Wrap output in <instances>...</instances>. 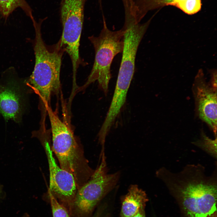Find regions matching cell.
<instances>
[{
  "label": "cell",
  "instance_id": "6da1fadb",
  "mask_svg": "<svg viewBox=\"0 0 217 217\" xmlns=\"http://www.w3.org/2000/svg\"><path fill=\"white\" fill-rule=\"evenodd\" d=\"M33 24L35 62L28 83L39 94L46 110L52 95L58 93L60 89L61 60L65 51L59 40L52 46L46 44L42 36L41 23L35 22Z\"/></svg>",
  "mask_w": 217,
  "mask_h": 217
},
{
  "label": "cell",
  "instance_id": "7a4b0ae2",
  "mask_svg": "<svg viewBox=\"0 0 217 217\" xmlns=\"http://www.w3.org/2000/svg\"><path fill=\"white\" fill-rule=\"evenodd\" d=\"M46 112L51 126L52 150L60 167L73 175L79 188L88 181L94 171L89 166L71 130L49 106Z\"/></svg>",
  "mask_w": 217,
  "mask_h": 217
},
{
  "label": "cell",
  "instance_id": "3957f363",
  "mask_svg": "<svg viewBox=\"0 0 217 217\" xmlns=\"http://www.w3.org/2000/svg\"><path fill=\"white\" fill-rule=\"evenodd\" d=\"M103 20V28L99 36L89 37L95 50V59L91 71L83 87L97 81L99 88L106 96L111 78V65L115 57L122 52L124 30L123 28L117 31L111 30L104 18Z\"/></svg>",
  "mask_w": 217,
  "mask_h": 217
},
{
  "label": "cell",
  "instance_id": "277c9868",
  "mask_svg": "<svg viewBox=\"0 0 217 217\" xmlns=\"http://www.w3.org/2000/svg\"><path fill=\"white\" fill-rule=\"evenodd\" d=\"M89 180L77 190L69 211L71 217H90L99 201L116 186L120 173L108 174L105 156Z\"/></svg>",
  "mask_w": 217,
  "mask_h": 217
},
{
  "label": "cell",
  "instance_id": "5b68a950",
  "mask_svg": "<svg viewBox=\"0 0 217 217\" xmlns=\"http://www.w3.org/2000/svg\"><path fill=\"white\" fill-rule=\"evenodd\" d=\"M85 1L62 0L61 3L60 14L62 32L59 41L74 67L81 63L79 48Z\"/></svg>",
  "mask_w": 217,
  "mask_h": 217
},
{
  "label": "cell",
  "instance_id": "8992f818",
  "mask_svg": "<svg viewBox=\"0 0 217 217\" xmlns=\"http://www.w3.org/2000/svg\"><path fill=\"white\" fill-rule=\"evenodd\" d=\"M43 144L49 170V186L48 191L69 211L78 189L75 179L72 174L58 165L49 143L45 141Z\"/></svg>",
  "mask_w": 217,
  "mask_h": 217
},
{
  "label": "cell",
  "instance_id": "52a82bcc",
  "mask_svg": "<svg viewBox=\"0 0 217 217\" xmlns=\"http://www.w3.org/2000/svg\"><path fill=\"white\" fill-rule=\"evenodd\" d=\"M217 185L192 188L175 195L187 217H217Z\"/></svg>",
  "mask_w": 217,
  "mask_h": 217
},
{
  "label": "cell",
  "instance_id": "ba28073f",
  "mask_svg": "<svg viewBox=\"0 0 217 217\" xmlns=\"http://www.w3.org/2000/svg\"><path fill=\"white\" fill-rule=\"evenodd\" d=\"M195 111L217 137V88L206 82L202 69L196 76L192 87Z\"/></svg>",
  "mask_w": 217,
  "mask_h": 217
},
{
  "label": "cell",
  "instance_id": "9c48e42d",
  "mask_svg": "<svg viewBox=\"0 0 217 217\" xmlns=\"http://www.w3.org/2000/svg\"><path fill=\"white\" fill-rule=\"evenodd\" d=\"M22 87L13 80L0 83V113L6 120H21L27 101V93Z\"/></svg>",
  "mask_w": 217,
  "mask_h": 217
},
{
  "label": "cell",
  "instance_id": "30bf717a",
  "mask_svg": "<svg viewBox=\"0 0 217 217\" xmlns=\"http://www.w3.org/2000/svg\"><path fill=\"white\" fill-rule=\"evenodd\" d=\"M135 15L140 23L148 11L167 6H172L185 13L191 15L200 11L202 0H132Z\"/></svg>",
  "mask_w": 217,
  "mask_h": 217
},
{
  "label": "cell",
  "instance_id": "8fae6325",
  "mask_svg": "<svg viewBox=\"0 0 217 217\" xmlns=\"http://www.w3.org/2000/svg\"><path fill=\"white\" fill-rule=\"evenodd\" d=\"M148 200L145 192L136 184L131 185L123 199L121 217H132Z\"/></svg>",
  "mask_w": 217,
  "mask_h": 217
},
{
  "label": "cell",
  "instance_id": "7c38bea8",
  "mask_svg": "<svg viewBox=\"0 0 217 217\" xmlns=\"http://www.w3.org/2000/svg\"><path fill=\"white\" fill-rule=\"evenodd\" d=\"M18 7L21 8L32 20L34 19L32 9L25 0H0V13L5 18Z\"/></svg>",
  "mask_w": 217,
  "mask_h": 217
},
{
  "label": "cell",
  "instance_id": "4fadbf2b",
  "mask_svg": "<svg viewBox=\"0 0 217 217\" xmlns=\"http://www.w3.org/2000/svg\"><path fill=\"white\" fill-rule=\"evenodd\" d=\"M47 194L53 217H71L66 208L60 203L48 191Z\"/></svg>",
  "mask_w": 217,
  "mask_h": 217
},
{
  "label": "cell",
  "instance_id": "5bb4252c",
  "mask_svg": "<svg viewBox=\"0 0 217 217\" xmlns=\"http://www.w3.org/2000/svg\"><path fill=\"white\" fill-rule=\"evenodd\" d=\"M201 138L200 140L196 142L198 146L202 147L210 153L215 156H216V150L215 149V147L216 148L217 137L215 140H212L207 137L206 135L203 130L201 132Z\"/></svg>",
  "mask_w": 217,
  "mask_h": 217
},
{
  "label": "cell",
  "instance_id": "9a60e30c",
  "mask_svg": "<svg viewBox=\"0 0 217 217\" xmlns=\"http://www.w3.org/2000/svg\"><path fill=\"white\" fill-rule=\"evenodd\" d=\"M124 9L125 16H134V9L132 0H122Z\"/></svg>",
  "mask_w": 217,
  "mask_h": 217
},
{
  "label": "cell",
  "instance_id": "2e32d148",
  "mask_svg": "<svg viewBox=\"0 0 217 217\" xmlns=\"http://www.w3.org/2000/svg\"><path fill=\"white\" fill-rule=\"evenodd\" d=\"M211 79L209 83L213 87L217 88V70L216 69L209 70Z\"/></svg>",
  "mask_w": 217,
  "mask_h": 217
},
{
  "label": "cell",
  "instance_id": "e0dca14e",
  "mask_svg": "<svg viewBox=\"0 0 217 217\" xmlns=\"http://www.w3.org/2000/svg\"><path fill=\"white\" fill-rule=\"evenodd\" d=\"M144 207L141 208L138 212L132 217H145Z\"/></svg>",
  "mask_w": 217,
  "mask_h": 217
},
{
  "label": "cell",
  "instance_id": "ac0fdd59",
  "mask_svg": "<svg viewBox=\"0 0 217 217\" xmlns=\"http://www.w3.org/2000/svg\"><path fill=\"white\" fill-rule=\"evenodd\" d=\"M4 192L3 186L0 183V198L2 197Z\"/></svg>",
  "mask_w": 217,
  "mask_h": 217
},
{
  "label": "cell",
  "instance_id": "d6986e66",
  "mask_svg": "<svg viewBox=\"0 0 217 217\" xmlns=\"http://www.w3.org/2000/svg\"><path fill=\"white\" fill-rule=\"evenodd\" d=\"M22 217H29V215L28 214H25L23 216H22Z\"/></svg>",
  "mask_w": 217,
  "mask_h": 217
},
{
  "label": "cell",
  "instance_id": "ffe728a7",
  "mask_svg": "<svg viewBox=\"0 0 217 217\" xmlns=\"http://www.w3.org/2000/svg\"><path fill=\"white\" fill-rule=\"evenodd\" d=\"M95 217H100V216L98 214H97V215H96Z\"/></svg>",
  "mask_w": 217,
  "mask_h": 217
}]
</instances>
